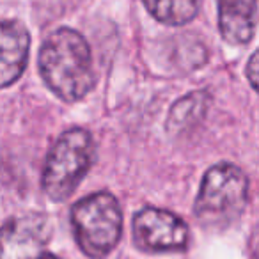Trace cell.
Segmentation results:
<instances>
[{"mask_svg":"<svg viewBox=\"0 0 259 259\" xmlns=\"http://www.w3.org/2000/svg\"><path fill=\"white\" fill-rule=\"evenodd\" d=\"M39 71L48 89L62 101L75 103L94 87L91 48L73 29L52 32L39 52Z\"/></svg>","mask_w":259,"mask_h":259,"instance_id":"6da1fadb","label":"cell"},{"mask_svg":"<svg viewBox=\"0 0 259 259\" xmlns=\"http://www.w3.org/2000/svg\"><path fill=\"white\" fill-rule=\"evenodd\" d=\"M247 176L231 163H219L204 174L195 199V217L209 229L227 227L247 206Z\"/></svg>","mask_w":259,"mask_h":259,"instance_id":"7a4b0ae2","label":"cell"},{"mask_svg":"<svg viewBox=\"0 0 259 259\" xmlns=\"http://www.w3.org/2000/svg\"><path fill=\"white\" fill-rule=\"evenodd\" d=\"M71 227L83 254L105 257L121 240L122 213L117 199L108 192L80 199L71 209Z\"/></svg>","mask_w":259,"mask_h":259,"instance_id":"3957f363","label":"cell"},{"mask_svg":"<svg viewBox=\"0 0 259 259\" xmlns=\"http://www.w3.org/2000/svg\"><path fill=\"white\" fill-rule=\"evenodd\" d=\"M94 142L87 130L73 128L59 137L43 169V190L52 201H66L91 169Z\"/></svg>","mask_w":259,"mask_h":259,"instance_id":"277c9868","label":"cell"},{"mask_svg":"<svg viewBox=\"0 0 259 259\" xmlns=\"http://www.w3.org/2000/svg\"><path fill=\"white\" fill-rule=\"evenodd\" d=\"M188 238V226L167 209L144 208L134 219V241L146 252L185 250Z\"/></svg>","mask_w":259,"mask_h":259,"instance_id":"5b68a950","label":"cell"},{"mask_svg":"<svg viewBox=\"0 0 259 259\" xmlns=\"http://www.w3.org/2000/svg\"><path fill=\"white\" fill-rule=\"evenodd\" d=\"M50 240V224L43 215L11 219L0 227V259H39Z\"/></svg>","mask_w":259,"mask_h":259,"instance_id":"8992f818","label":"cell"},{"mask_svg":"<svg viewBox=\"0 0 259 259\" xmlns=\"http://www.w3.org/2000/svg\"><path fill=\"white\" fill-rule=\"evenodd\" d=\"M30 37L20 22H0V89L22 76L29 59Z\"/></svg>","mask_w":259,"mask_h":259,"instance_id":"52a82bcc","label":"cell"},{"mask_svg":"<svg viewBox=\"0 0 259 259\" xmlns=\"http://www.w3.org/2000/svg\"><path fill=\"white\" fill-rule=\"evenodd\" d=\"M219 27L231 45H247L255 30V0H217Z\"/></svg>","mask_w":259,"mask_h":259,"instance_id":"ba28073f","label":"cell"},{"mask_svg":"<svg viewBox=\"0 0 259 259\" xmlns=\"http://www.w3.org/2000/svg\"><path fill=\"white\" fill-rule=\"evenodd\" d=\"M211 103V96L206 91H194L172 105L167 119V130L170 134H183L192 130L197 122L204 119Z\"/></svg>","mask_w":259,"mask_h":259,"instance_id":"9c48e42d","label":"cell"},{"mask_svg":"<svg viewBox=\"0 0 259 259\" xmlns=\"http://www.w3.org/2000/svg\"><path fill=\"white\" fill-rule=\"evenodd\" d=\"M149 13L165 25H185L195 18L201 0H142Z\"/></svg>","mask_w":259,"mask_h":259,"instance_id":"30bf717a","label":"cell"},{"mask_svg":"<svg viewBox=\"0 0 259 259\" xmlns=\"http://www.w3.org/2000/svg\"><path fill=\"white\" fill-rule=\"evenodd\" d=\"M255 69H257V54H252L250 61H248V66H247V73H248V78H250L252 87L257 89V82H255L257 73H255Z\"/></svg>","mask_w":259,"mask_h":259,"instance_id":"8fae6325","label":"cell"},{"mask_svg":"<svg viewBox=\"0 0 259 259\" xmlns=\"http://www.w3.org/2000/svg\"><path fill=\"white\" fill-rule=\"evenodd\" d=\"M39 259H61V257H57V255H52V254H43Z\"/></svg>","mask_w":259,"mask_h":259,"instance_id":"7c38bea8","label":"cell"}]
</instances>
